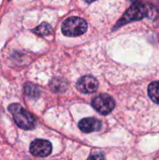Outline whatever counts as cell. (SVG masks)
<instances>
[{
  "label": "cell",
  "instance_id": "cell-5",
  "mask_svg": "<svg viewBox=\"0 0 159 160\" xmlns=\"http://www.w3.org/2000/svg\"><path fill=\"white\" fill-rule=\"evenodd\" d=\"M52 150V143L46 140H35L30 145V153L37 158H46L51 155Z\"/></svg>",
  "mask_w": 159,
  "mask_h": 160
},
{
  "label": "cell",
  "instance_id": "cell-8",
  "mask_svg": "<svg viewBox=\"0 0 159 160\" xmlns=\"http://www.w3.org/2000/svg\"><path fill=\"white\" fill-rule=\"evenodd\" d=\"M148 94L155 103L159 104V82H154L149 85Z\"/></svg>",
  "mask_w": 159,
  "mask_h": 160
},
{
  "label": "cell",
  "instance_id": "cell-12",
  "mask_svg": "<svg viewBox=\"0 0 159 160\" xmlns=\"http://www.w3.org/2000/svg\"><path fill=\"white\" fill-rule=\"evenodd\" d=\"M85 2H87V3H92V2H94V1H96V0H84Z\"/></svg>",
  "mask_w": 159,
  "mask_h": 160
},
{
  "label": "cell",
  "instance_id": "cell-7",
  "mask_svg": "<svg viewBox=\"0 0 159 160\" xmlns=\"http://www.w3.org/2000/svg\"><path fill=\"white\" fill-rule=\"evenodd\" d=\"M101 127H102L101 122L98 121L97 119L92 118V117L83 118L79 123L80 129L84 133H91V132L98 131V130H100Z\"/></svg>",
  "mask_w": 159,
  "mask_h": 160
},
{
  "label": "cell",
  "instance_id": "cell-4",
  "mask_svg": "<svg viewBox=\"0 0 159 160\" xmlns=\"http://www.w3.org/2000/svg\"><path fill=\"white\" fill-rule=\"evenodd\" d=\"M114 105L115 103L113 98L107 94L99 95L92 100V106L95 108V110L104 115L110 113L113 110Z\"/></svg>",
  "mask_w": 159,
  "mask_h": 160
},
{
  "label": "cell",
  "instance_id": "cell-1",
  "mask_svg": "<svg viewBox=\"0 0 159 160\" xmlns=\"http://www.w3.org/2000/svg\"><path fill=\"white\" fill-rule=\"evenodd\" d=\"M7 110L12 114L13 120L19 128L24 130H31L35 128V117L29 112L24 110L20 104L12 103L8 106Z\"/></svg>",
  "mask_w": 159,
  "mask_h": 160
},
{
  "label": "cell",
  "instance_id": "cell-10",
  "mask_svg": "<svg viewBox=\"0 0 159 160\" xmlns=\"http://www.w3.org/2000/svg\"><path fill=\"white\" fill-rule=\"evenodd\" d=\"M51 88L54 92H64L67 90V85L62 80H52L51 82Z\"/></svg>",
  "mask_w": 159,
  "mask_h": 160
},
{
  "label": "cell",
  "instance_id": "cell-6",
  "mask_svg": "<svg viewBox=\"0 0 159 160\" xmlns=\"http://www.w3.org/2000/svg\"><path fill=\"white\" fill-rule=\"evenodd\" d=\"M77 88L83 94L94 93L98 88V82L92 76H83L77 82Z\"/></svg>",
  "mask_w": 159,
  "mask_h": 160
},
{
  "label": "cell",
  "instance_id": "cell-3",
  "mask_svg": "<svg viewBox=\"0 0 159 160\" xmlns=\"http://www.w3.org/2000/svg\"><path fill=\"white\" fill-rule=\"evenodd\" d=\"M147 14H148L147 7L143 3H141V2L135 3L127 10V12L124 14L123 18L119 21L117 25L118 26L125 25L127 22L141 20L144 18L145 16H147Z\"/></svg>",
  "mask_w": 159,
  "mask_h": 160
},
{
  "label": "cell",
  "instance_id": "cell-9",
  "mask_svg": "<svg viewBox=\"0 0 159 160\" xmlns=\"http://www.w3.org/2000/svg\"><path fill=\"white\" fill-rule=\"evenodd\" d=\"M33 32L37 35V36H41V37H44V36H48L50 35L52 32V26L47 23V22H42L40 23L37 27H36Z\"/></svg>",
  "mask_w": 159,
  "mask_h": 160
},
{
  "label": "cell",
  "instance_id": "cell-11",
  "mask_svg": "<svg viewBox=\"0 0 159 160\" xmlns=\"http://www.w3.org/2000/svg\"><path fill=\"white\" fill-rule=\"evenodd\" d=\"M24 92L26 94V96L30 97V98H37L39 96V90L37 88V86L31 84V83H26L24 86Z\"/></svg>",
  "mask_w": 159,
  "mask_h": 160
},
{
  "label": "cell",
  "instance_id": "cell-2",
  "mask_svg": "<svg viewBox=\"0 0 159 160\" xmlns=\"http://www.w3.org/2000/svg\"><path fill=\"white\" fill-rule=\"evenodd\" d=\"M87 30V22L80 17L67 19L62 24V33L67 37H78L84 34Z\"/></svg>",
  "mask_w": 159,
  "mask_h": 160
}]
</instances>
